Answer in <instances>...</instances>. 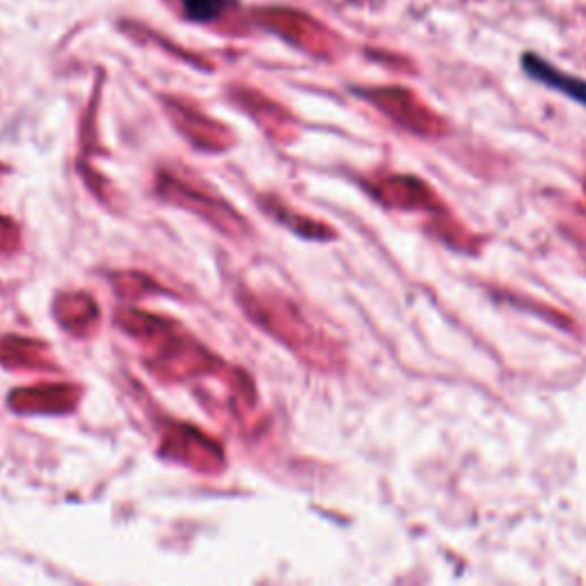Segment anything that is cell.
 <instances>
[{"label":"cell","mask_w":586,"mask_h":586,"mask_svg":"<svg viewBox=\"0 0 586 586\" xmlns=\"http://www.w3.org/2000/svg\"><path fill=\"white\" fill-rule=\"evenodd\" d=\"M525 69L529 71V76L536 78V81L557 87V90L568 94L570 99L580 101V104L586 106V83L584 81L564 76L561 71H557L550 65H545L543 60H538L536 55H525Z\"/></svg>","instance_id":"obj_1"},{"label":"cell","mask_w":586,"mask_h":586,"mask_svg":"<svg viewBox=\"0 0 586 586\" xmlns=\"http://www.w3.org/2000/svg\"><path fill=\"white\" fill-rule=\"evenodd\" d=\"M236 0H181L188 19L193 21H211L225 14Z\"/></svg>","instance_id":"obj_2"}]
</instances>
